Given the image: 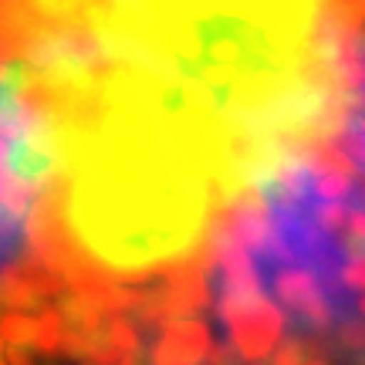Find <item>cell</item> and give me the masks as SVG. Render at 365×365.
<instances>
[{
    "mask_svg": "<svg viewBox=\"0 0 365 365\" xmlns=\"http://www.w3.org/2000/svg\"><path fill=\"white\" fill-rule=\"evenodd\" d=\"M145 118L122 135L85 180L81 227L105 261L143 271L196 247L210 210V170H217V129L170 112L159 88Z\"/></svg>",
    "mask_w": 365,
    "mask_h": 365,
    "instance_id": "1",
    "label": "cell"
},
{
    "mask_svg": "<svg viewBox=\"0 0 365 365\" xmlns=\"http://www.w3.org/2000/svg\"><path fill=\"white\" fill-rule=\"evenodd\" d=\"M51 170V139L24 95L21 71L0 68V277L24 261L34 244Z\"/></svg>",
    "mask_w": 365,
    "mask_h": 365,
    "instance_id": "2",
    "label": "cell"
},
{
    "mask_svg": "<svg viewBox=\"0 0 365 365\" xmlns=\"http://www.w3.org/2000/svg\"><path fill=\"white\" fill-rule=\"evenodd\" d=\"M210 349V331L203 322H176L163 331L156 345V365H196Z\"/></svg>",
    "mask_w": 365,
    "mask_h": 365,
    "instance_id": "3",
    "label": "cell"
},
{
    "mask_svg": "<svg viewBox=\"0 0 365 365\" xmlns=\"http://www.w3.org/2000/svg\"><path fill=\"white\" fill-rule=\"evenodd\" d=\"M304 349H308V341H301L298 335L287 339L284 345L277 349V355H274V365H301L304 362Z\"/></svg>",
    "mask_w": 365,
    "mask_h": 365,
    "instance_id": "4",
    "label": "cell"
},
{
    "mask_svg": "<svg viewBox=\"0 0 365 365\" xmlns=\"http://www.w3.org/2000/svg\"><path fill=\"white\" fill-rule=\"evenodd\" d=\"M301 365H322V362H301Z\"/></svg>",
    "mask_w": 365,
    "mask_h": 365,
    "instance_id": "5",
    "label": "cell"
}]
</instances>
